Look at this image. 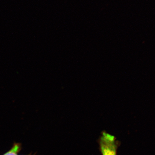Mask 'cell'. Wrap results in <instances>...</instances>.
Segmentation results:
<instances>
[{"instance_id": "1", "label": "cell", "mask_w": 155, "mask_h": 155, "mask_svg": "<svg viewBox=\"0 0 155 155\" xmlns=\"http://www.w3.org/2000/svg\"><path fill=\"white\" fill-rule=\"evenodd\" d=\"M100 146L102 155H116L117 146L114 136L103 132L100 138Z\"/></svg>"}, {"instance_id": "2", "label": "cell", "mask_w": 155, "mask_h": 155, "mask_svg": "<svg viewBox=\"0 0 155 155\" xmlns=\"http://www.w3.org/2000/svg\"><path fill=\"white\" fill-rule=\"evenodd\" d=\"M21 149V145L18 143H15L10 150L3 155H19L18 153Z\"/></svg>"}]
</instances>
